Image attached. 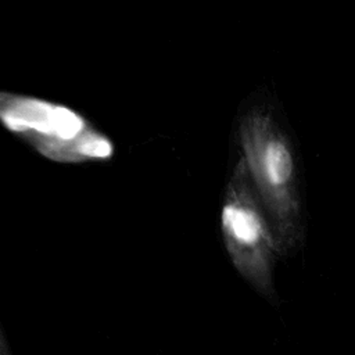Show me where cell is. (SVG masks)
I'll list each match as a JSON object with an SVG mask.
<instances>
[{
	"mask_svg": "<svg viewBox=\"0 0 355 355\" xmlns=\"http://www.w3.org/2000/svg\"><path fill=\"white\" fill-rule=\"evenodd\" d=\"M0 122L58 162L107 159L114 153L112 143L79 114L44 100L0 93Z\"/></svg>",
	"mask_w": 355,
	"mask_h": 355,
	"instance_id": "cell-1",
	"label": "cell"
},
{
	"mask_svg": "<svg viewBox=\"0 0 355 355\" xmlns=\"http://www.w3.org/2000/svg\"><path fill=\"white\" fill-rule=\"evenodd\" d=\"M293 157L280 139H270L258 151V169L261 178L273 187H282L293 176Z\"/></svg>",
	"mask_w": 355,
	"mask_h": 355,
	"instance_id": "cell-2",
	"label": "cell"
},
{
	"mask_svg": "<svg viewBox=\"0 0 355 355\" xmlns=\"http://www.w3.org/2000/svg\"><path fill=\"white\" fill-rule=\"evenodd\" d=\"M222 222L229 236L240 244H255L262 236V223L258 215L244 205L226 204Z\"/></svg>",
	"mask_w": 355,
	"mask_h": 355,
	"instance_id": "cell-3",
	"label": "cell"
},
{
	"mask_svg": "<svg viewBox=\"0 0 355 355\" xmlns=\"http://www.w3.org/2000/svg\"><path fill=\"white\" fill-rule=\"evenodd\" d=\"M0 355H12L10 347H8V343L3 334V330L0 327Z\"/></svg>",
	"mask_w": 355,
	"mask_h": 355,
	"instance_id": "cell-4",
	"label": "cell"
}]
</instances>
